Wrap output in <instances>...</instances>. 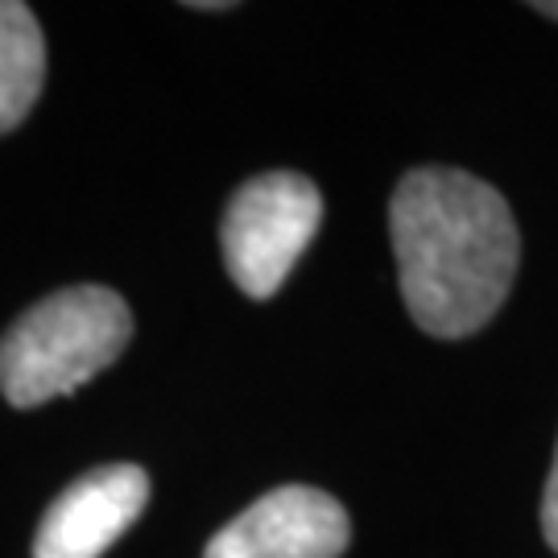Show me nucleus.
<instances>
[{"instance_id":"1","label":"nucleus","mask_w":558,"mask_h":558,"mask_svg":"<svg viewBox=\"0 0 558 558\" xmlns=\"http://www.w3.org/2000/svg\"><path fill=\"white\" fill-rule=\"evenodd\" d=\"M401 299L426 336L463 339L509 299L521 240L497 186L463 170H410L389 203Z\"/></svg>"},{"instance_id":"7","label":"nucleus","mask_w":558,"mask_h":558,"mask_svg":"<svg viewBox=\"0 0 558 558\" xmlns=\"http://www.w3.org/2000/svg\"><path fill=\"white\" fill-rule=\"evenodd\" d=\"M542 534L558 550V451L550 463V480H546V497H542Z\"/></svg>"},{"instance_id":"6","label":"nucleus","mask_w":558,"mask_h":558,"mask_svg":"<svg viewBox=\"0 0 558 558\" xmlns=\"http://www.w3.org/2000/svg\"><path fill=\"white\" fill-rule=\"evenodd\" d=\"M46 83V38L29 4L0 0V137L38 104Z\"/></svg>"},{"instance_id":"4","label":"nucleus","mask_w":558,"mask_h":558,"mask_svg":"<svg viewBox=\"0 0 558 558\" xmlns=\"http://www.w3.org/2000/svg\"><path fill=\"white\" fill-rule=\"evenodd\" d=\"M348 542L352 521L331 493L286 484L228 521L203 558H339Z\"/></svg>"},{"instance_id":"8","label":"nucleus","mask_w":558,"mask_h":558,"mask_svg":"<svg viewBox=\"0 0 558 558\" xmlns=\"http://www.w3.org/2000/svg\"><path fill=\"white\" fill-rule=\"evenodd\" d=\"M534 9H538V13H546V17L558 21V4H534Z\"/></svg>"},{"instance_id":"2","label":"nucleus","mask_w":558,"mask_h":558,"mask_svg":"<svg viewBox=\"0 0 558 558\" xmlns=\"http://www.w3.org/2000/svg\"><path fill=\"white\" fill-rule=\"evenodd\" d=\"M133 339L129 302L104 286H71L34 302L0 336V393L34 410L75 393L104 373Z\"/></svg>"},{"instance_id":"5","label":"nucleus","mask_w":558,"mask_h":558,"mask_svg":"<svg viewBox=\"0 0 558 558\" xmlns=\"http://www.w3.org/2000/svg\"><path fill=\"white\" fill-rule=\"evenodd\" d=\"M149 500V476L137 463H108L80 476L46 509L34 558H100L141 518Z\"/></svg>"},{"instance_id":"3","label":"nucleus","mask_w":558,"mask_h":558,"mask_svg":"<svg viewBox=\"0 0 558 558\" xmlns=\"http://www.w3.org/2000/svg\"><path fill=\"white\" fill-rule=\"evenodd\" d=\"M323 223L319 186L290 170L257 174L223 211V265L248 299H274Z\"/></svg>"}]
</instances>
